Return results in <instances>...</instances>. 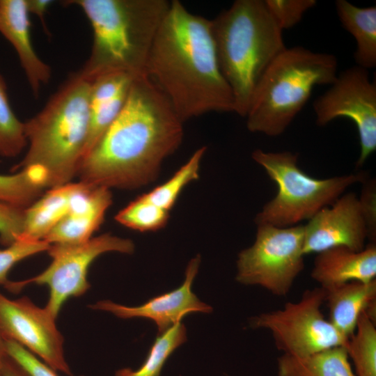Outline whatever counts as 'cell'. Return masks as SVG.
I'll use <instances>...</instances> for the list:
<instances>
[{
  "label": "cell",
  "mask_w": 376,
  "mask_h": 376,
  "mask_svg": "<svg viewBox=\"0 0 376 376\" xmlns=\"http://www.w3.org/2000/svg\"><path fill=\"white\" fill-rule=\"evenodd\" d=\"M8 356L29 376H58L56 371L17 343L6 339Z\"/></svg>",
  "instance_id": "obj_31"
},
{
  "label": "cell",
  "mask_w": 376,
  "mask_h": 376,
  "mask_svg": "<svg viewBox=\"0 0 376 376\" xmlns=\"http://www.w3.org/2000/svg\"><path fill=\"white\" fill-rule=\"evenodd\" d=\"M77 182L48 189L25 209L23 231L19 238L44 240L52 229L68 213Z\"/></svg>",
  "instance_id": "obj_19"
},
{
  "label": "cell",
  "mask_w": 376,
  "mask_h": 376,
  "mask_svg": "<svg viewBox=\"0 0 376 376\" xmlns=\"http://www.w3.org/2000/svg\"><path fill=\"white\" fill-rule=\"evenodd\" d=\"M53 2L51 0H26L29 13L33 14L39 18L43 30L47 35L49 32L45 22V14Z\"/></svg>",
  "instance_id": "obj_34"
},
{
  "label": "cell",
  "mask_w": 376,
  "mask_h": 376,
  "mask_svg": "<svg viewBox=\"0 0 376 376\" xmlns=\"http://www.w3.org/2000/svg\"><path fill=\"white\" fill-rule=\"evenodd\" d=\"M186 340V328L178 322L159 335L137 370L123 368L116 372V376H159L169 356Z\"/></svg>",
  "instance_id": "obj_23"
},
{
  "label": "cell",
  "mask_w": 376,
  "mask_h": 376,
  "mask_svg": "<svg viewBox=\"0 0 376 376\" xmlns=\"http://www.w3.org/2000/svg\"><path fill=\"white\" fill-rule=\"evenodd\" d=\"M129 90L121 92L110 101L91 109L89 132L83 157L118 117L125 104Z\"/></svg>",
  "instance_id": "obj_28"
},
{
  "label": "cell",
  "mask_w": 376,
  "mask_h": 376,
  "mask_svg": "<svg viewBox=\"0 0 376 376\" xmlns=\"http://www.w3.org/2000/svg\"><path fill=\"white\" fill-rule=\"evenodd\" d=\"M134 250L131 240L109 233L78 244H52L47 251L52 258L49 265L33 278L13 281L9 290L16 292L28 284L46 285L49 297L45 308L56 318L69 298L81 296L88 290V269L98 256L110 251L131 254Z\"/></svg>",
  "instance_id": "obj_10"
},
{
  "label": "cell",
  "mask_w": 376,
  "mask_h": 376,
  "mask_svg": "<svg viewBox=\"0 0 376 376\" xmlns=\"http://www.w3.org/2000/svg\"><path fill=\"white\" fill-rule=\"evenodd\" d=\"M183 122L146 75L134 79L118 117L82 158L79 181L135 189L153 181L183 138Z\"/></svg>",
  "instance_id": "obj_1"
},
{
  "label": "cell",
  "mask_w": 376,
  "mask_h": 376,
  "mask_svg": "<svg viewBox=\"0 0 376 376\" xmlns=\"http://www.w3.org/2000/svg\"><path fill=\"white\" fill-rule=\"evenodd\" d=\"M45 188L27 169L13 175H0V202L26 209L42 194Z\"/></svg>",
  "instance_id": "obj_26"
},
{
  "label": "cell",
  "mask_w": 376,
  "mask_h": 376,
  "mask_svg": "<svg viewBox=\"0 0 376 376\" xmlns=\"http://www.w3.org/2000/svg\"><path fill=\"white\" fill-rule=\"evenodd\" d=\"M304 226L257 225L253 244L238 254L236 280L286 296L304 267Z\"/></svg>",
  "instance_id": "obj_8"
},
{
  "label": "cell",
  "mask_w": 376,
  "mask_h": 376,
  "mask_svg": "<svg viewBox=\"0 0 376 376\" xmlns=\"http://www.w3.org/2000/svg\"><path fill=\"white\" fill-rule=\"evenodd\" d=\"M26 0H0V33L15 49L30 88L38 97L52 70L34 49Z\"/></svg>",
  "instance_id": "obj_16"
},
{
  "label": "cell",
  "mask_w": 376,
  "mask_h": 376,
  "mask_svg": "<svg viewBox=\"0 0 376 376\" xmlns=\"http://www.w3.org/2000/svg\"><path fill=\"white\" fill-rule=\"evenodd\" d=\"M91 84L75 72L24 123L28 149L16 169L33 172L45 188L65 185L77 176L89 132Z\"/></svg>",
  "instance_id": "obj_3"
},
{
  "label": "cell",
  "mask_w": 376,
  "mask_h": 376,
  "mask_svg": "<svg viewBox=\"0 0 376 376\" xmlns=\"http://www.w3.org/2000/svg\"><path fill=\"white\" fill-rule=\"evenodd\" d=\"M169 217V211L152 204L142 194L120 210L115 220L129 228L146 232L164 227Z\"/></svg>",
  "instance_id": "obj_27"
},
{
  "label": "cell",
  "mask_w": 376,
  "mask_h": 376,
  "mask_svg": "<svg viewBox=\"0 0 376 376\" xmlns=\"http://www.w3.org/2000/svg\"><path fill=\"white\" fill-rule=\"evenodd\" d=\"M267 9L283 31L297 24L306 11L317 3L315 0H265Z\"/></svg>",
  "instance_id": "obj_30"
},
{
  "label": "cell",
  "mask_w": 376,
  "mask_h": 376,
  "mask_svg": "<svg viewBox=\"0 0 376 376\" xmlns=\"http://www.w3.org/2000/svg\"><path fill=\"white\" fill-rule=\"evenodd\" d=\"M200 256L192 258L186 269L183 283L178 288L149 299L138 306H126L110 300H102L91 306L95 310L110 312L120 318H144L153 320L159 334L190 313H209L212 308L201 301L191 291L192 282L198 271Z\"/></svg>",
  "instance_id": "obj_14"
},
{
  "label": "cell",
  "mask_w": 376,
  "mask_h": 376,
  "mask_svg": "<svg viewBox=\"0 0 376 376\" xmlns=\"http://www.w3.org/2000/svg\"><path fill=\"white\" fill-rule=\"evenodd\" d=\"M251 156L278 187L276 196L256 216V225L285 228L309 220L321 209L332 204L348 187L362 183L367 178L364 172L315 178L298 166V154L290 151L256 149Z\"/></svg>",
  "instance_id": "obj_7"
},
{
  "label": "cell",
  "mask_w": 376,
  "mask_h": 376,
  "mask_svg": "<svg viewBox=\"0 0 376 376\" xmlns=\"http://www.w3.org/2000/svg\"><path fill=\"white\" fill-rule=\"evenodd\" d=\"M343 26L354 37L356 65L369 70L376 65V7L361 8L346 0L335 3Z\"/></svg>",
  "instance_id": "obj_20"
},
{
  "label": "cell",
  "mask_w": 376,
  "mask_h": 376,
  "mask_svg": "<svg viewBox=\"0 0 376 376\" xmlns=\"http://www.w3.org/2000/svg\"><path fill=\"white\" fill-rule=\"evenodd\" d=\"M50 244L45 240H30L19 238L14 243L0 249V285L7 290L12 283L8 274L17 263L38 253L47 251Z\"/></svg>",
  "instance_id": "obj_29"
},
{
  "label": "cell",
  "mask_w": 376,
  "mask_h": 376,
  "mask_svg": "<svg viewBox=\"0 0 376 376\" xmlns=\"http://www.w3.org/2000/svg\"><path fill=\"white\" fill-rule=\"evenodd\" d=\"M367 239L359 198L348 192L321 209L304 226L303 253H318L337 246L360 251Z\"/></svg>",
  "instance_id": "obj_13"
},
{
  "label": "cell",
  "mask_w": 376,
  "mask_h": 376,
  "mask_svg": "<svg viewBox=\"0 0 376 376\" xmlns=\"http://www.w3.org/2000/svg\"><path fill=\"white\" fill-rule=\"evenodd\" d=\"M26 146L24 123L13 111L6 82L0 74V155L16 157Z\"/></svg>",
  "instance_id": "obj_25"
},
{
  "label": "cell",
  "mask_w": 376,
  "mask_h": 376,
  "mask_svg": "<svg viewBox=\"0 0 376 376\" xmlns=\"http://www.w3.org/2000/svg\"><path fill=\"white\" fill-rule=\"evenodd\" d=\"M146 75L184 122L211 112H234L233 92L221 70L211 19L170 2L150 51Z\"/></svg>",
  "instance_id": "obj_2"
},
{
  "label": "cell",
  "mask_w": 376,
  "mask_h": 376,
  "mask_svg": "<svg viewBox=\"0 0 376 376\" xmlns=\"http://www.w3.org/2000/svg\"><path fill=\"white\" fill-rule=\"evenodd\" d=\"M25 209L0 202V243L6 246L17 241L23 231Z\"/></svg>",
  "instance_id": "obj_32"
},
{
  "label": "cell",
  "mask_w": 376,
  "mask_h": 376,
  "mask_svg": "<svg viewBox=\"0 0 376 376\" xmlns=\"http://www.w3.org/2000/svg\"><path fill=\"white\" fill-rule=\"evenodd\" d=\"M338 62L331 54L301 46L286 47L259 79L245 117L251 132L276 136L283 133L308 102L313 89L331 85Z\"/></svg>",
  "instance_id": "obj_6"
},
{
  "label": "cell",
  "mask_w": 376,
  "mask_h": 376,
  "mask_svg": "<svg viewBox=\"0 0 376 376\" xmlns=\"http://www.w3.org/2000/svg\"><path fill=\"white\" fill-rule=\"evenodd\" d=\"M111 203L110 189L79 181L68 213L44 240L49 244H78L88 240L103 223Z\"/></svg>",
  "instance_id": "obj_15"
},
{
  "label": "cell",
  "mask_w": 376,
  "mask_h": 376,
  "mask_svg": "<svg viewBox=\"0 0 376 376\" xmlns=\"http://www.w3.org/2000/svg\"><path fill=\"white\" fill-rule=\"evenodd\" d=\"M324 290L328 320L346 338L354 332L363 311L375 323L376 279L368 283L349 281Z\"/></svg>",
  "instance_id": "obj_18"
},
{
  "label": "cell",
  "mask_w": 376,
  "mask_h": 376,
  "mask_svg": "<svg viewBox=\"0 0 376 376\" xmlns=\"http://www.w3.org/2000/svg\"><path fill=\"white\" fill-rule=\"evenodd\" d=\"M8 358L6 347V338L0 330V370L2 368L5 361Z\"/></svg>",
  "instance_id": "obj_36"
},
{
  "label": "cell",
  "mask_w": 376,
  "mask_h": 376,
  "mask_svg": "<svg viewBox=\"0 0 376 376\" xmlns=\"http://www.w3.org/2000/svg\"><path fill=\"white\" fill-rule=\"evenodd\" d=\"M313 109L318 126L338 118L353 121L360 143L357 166H362L376 150V82L371 80L368 70L354 65L342 71L314 101Z\"/></svg>",
  "instance_id": "obj_11"
},
{
  "label": "cell",
  "mask_w": 376,
  "mask_h": 376,
  "mask_svg": "<svg viewBox=\"0 0 376 376\" xmlns=\"http://www.w3.org/2000/svg\"><path fill=\"white\" fill-rule=\"evenodd\" d=\"M363 188L359 201L365 221L368 239L375 244L376 237V186L373 179L368 178L362 182Z\"/></svg>",
  "instance_id": "obj_33"
},
{
  "label": "cell",
  "mask_w": 376,
  "mask_h": 376,
  "mask_svg": "<svg viewBox=\"0 0 376 376\" xmlns=\"http://www.w3.org/2000/svg\"><path fill=\"white\" fill-rule=\"evenodd\" d=\"M0 376H29L14 361L9 357L0 370Z\"/></svg>",
  "instance_id": "obj_35"
},
{
  "label": "cell",
  "mask_w": 376,
  "mask_h": 376,
  "mask_svg": "<svg viewBox=\"0 0 376 376\" xmlns=\"http://www.w3.org/2000/svg\"><path fill=\"white\" fill-rule=\"evenodd\" d=\"M277 373L278 376H355L345 346L300 358L283 354L277 359Z\"/></svg>",
  "instance_id": "obj_21"
},
{
  "label": "cell",
  "mask_w": 376,
  "mask_h": 376,
  "mask_svg": "<svg viewBox=\"0 0 376 376\" xmlns=\"http://www.w3.org/2000/svg\"><path fill=\"white\" fill-rule=\"evenodd\" d=\"M205 150V146L198 148L170 179L143 196L152 204L169 212L184 187L199 178Z\"/></svg>",
  "instance_id": "obj_24"
},
{
  "label": "cell",
  "mask_w": 376,
  "mask_h": 376,
  "mask_svg": "<svg viewBox=\"0 0 376 376\" xmlns=\"http://www.w3.org/2000/svg\"><path fill=\"white\" fill-rule=\"evenodd\" d=\"M217 58L233 95L235 113L245 117L261 76L283 51V30L265 0H237L211 19Z\"/></svg>",
  "instance_id": "obj_5"
},
{
  "label": "cell",
  "mask_w": 376,
  "mask_h": 376,
  "mask_svg": "<svg viewBox=\"0 0 376 376\" xmlns=\"http://www.w3.org/2000/svg\"><path fill=\"white\" fill-rule=\"evenodd\" d=\"M345 348L354 366L355 376H376L375 323L364 311Z\"/></svg>",
  "instance_id": "obj_22"
},
{
  "label": "cell",
  "mask_w": 376,
  "mask_h": 376,
  "mask_svg": "<svg viewBox=\"0 0 376 376\" xmlns=\"http://www.w3.org/2000/svg\"><path fill=\"white\" fill-rule=\"evenodd\" d=\"M311 275L325 290L352 281L370 282L376 279V245L369 243L360 251L337 246L320 252Z\"/></svg>",
  "instance_id": "obj_17"
},
{
  "label": "cell",
  "mask_w": 376,
  "mask_h": 376,
  "mask_svg": "<svg viewBox=\"0 0 376 376\" xmlns=\"http://www.w3.org/2000/svg\"><path fill=\"white\" fill-rule=\"evenodd\" d=\"M325 290H306L297 302L283 308L262 313L250 318L253 329L268 330L276 348L284 354L305 357L337 346L346 347L348 338L329 322L321 311Z\"/></svg>",
  "instance_id": "obj_9"
},
{
  "label": "cell",
  "mask_w": 376,
  "mask_h": 376,
  "mask_svg": "<svg viewBox=\"0 0 376 376\" xmlns=\"http://www.w3.org/2000/svg\"><path fill=\"white\" fill-rule=\"evenodd\" d=\"M56 318L27 297L10 299L0 292V330L55 371L72 375L64 355L63 337Z\"/></svg>",
  "instance_id": "obj_12"
},
{
  "label": "cell",
  "mask_w": 376,
  "mask_h": 376,
  "mask_svg": "<svg viewBox=\"0 0 376 376\" xmlns=\"http://www.w3.org/2000/svg\"><path fill=\"white\" fill-rule=\"evenodd\" d=\"M82 10L93 31L90 55L77 72L92 81L121 72L146 75L150 51L170 2L166 0H70Z\"/></svg>",
  "instance_id": "obj_4"
}]
</instances>
